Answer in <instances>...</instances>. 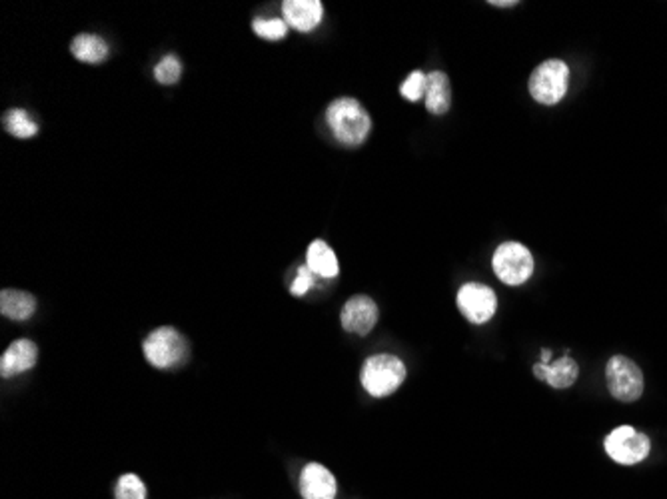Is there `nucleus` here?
Masks as SVG:
<instances>
[{"instance_id":"39448f33","label":"nucleus","mask_w":667,"mask_h":499,"mask_svg":"<svg viewBox=\"0 0 667 499\" xmlns=\"http://www.w3.org/2000/svg\"><path fill=\"white\" fill-rule=\"evenodd\" d=\"M494 274L508 286L526 284L534 274V256L520 242H504L496 248L492 258Z\"/></svg>"},{"instance_id":"f8f14e48","label":"nucleus","mask_w":667,"mask_h":499,"mask_svg":"<svg viewBox=\"0 0 667 499\" xmlns=\"http://www.w3.org/2000/svg\"><path fill=\"white\" fill-rule=\"evenodd\" d=\"M37 360H38L37 344L32 340H27V337H22V340H16L8 345L6 352L3 353V358H0V374H3V378L24 374V371L35 368Z\"/></svg>"},{"instance_id":"4468645a","label":"nucleus","mask_w":667,"mask_h":499,"mask_svg":"<svg viewBox=\"0 0 667 499\" xmlns=\"http://www.w3.org/2000/svg\"><path fill=\"white\" fill-rule=\"evenodd\" d=\"M426 108L428 112L436 116L446 114L452 106V88L450 79L442 71H434L428 74V88H426Z\"/></svg>"},{"instance_id":"9b49d317","label":"nucleus","mask_w":667,"mask_h":499,"mask_svg":"<svg viewBox=\"0 0 667 499\" xmlns=\"http://www.w3.org/2000/svg\"><path fill=\"white\" fill-rule=\"evenodd\" d=\"M300 494L304 499H334L336 478L322 463H308L300 473Z\"/></svg>"},{"instance_id":"4be33fe9","label":"nucleus","mask_w":667,"mask_h":499,"mask_svg":"<svg viewBox=\"0 0 667 499\" xmlns=\"http://www.w3.org/2000/svg\"><path fill=\"white\" fill-rule=\"evenodd\" d=\"M252 29L264 40H282L288 35V24L282 19H256Z\"/></svg>"},{"instance_id":"b1692460","label":"nucleus","mask_w":667,"mask_h":499,"mask_svg":"<svg viewBox=\"0 0 667 499\" xmlns=\"http://www.w3.org/2000/svg\"><path fill=\"white\" fill-rule=\"evenodd\" d=\"M552 352L550 350H542V363H552Z\"/></svg>"},{"instance_id":"f3484780","label":"nucleus","mask_w":667,"mask_h":499,"mask_svg":"<svg viewBox=\"0 0 667 499\" xmlns=\"http://www.w3.org/2000/svg\"><path fill=\"white\" fill-rule=\"evenodd\" d=\"M71 53L76 61L87 64L104 62L108 58V45L96 35H79L72 38Z\"/></svg>"},{"instance_id":"6ab92c4d","label":"nucleus","mask_w":667,"mask_h":499,"mask_svg":"<svg viewBox=\"0 0 667 499\" xmlns=\"http://www.w3.org/2000/svg\"><path fill=\"white\" fill-rule=\"evenodd\" d=\"M426 88H428V74L421 71H413L408 74V79L402 82L400 95L410 100V103H418V100L426 98Z\"/></svg>"},{"instance_id":"5701e85b","label":"nucleus","mask_w":667,"mask_h":499,"mask_svg":"<svg viewBox=\"0 0 667 499\" xmlns=\"http://www.w3.org/2000/svg\"><path fill=\"white\" fill-rule=\"evenodd\" d=\"M314 274H312V270L308 268V266H300L298 268V272H296V278H294V284H292V287H290V292H292V295H296V298H298V295H304V294H306L308 290H310V287L312 286H314Z\"/></svg>"},{"instance_id":"f257e3e1","label":"nucleus","mask_w":667,"mask_h":499,"mask_svg":"<svg viewBox=\"0 0 667 499\" xmlns=\"http://www.w3.org/2000/svg\"><path fill=\"white\" fill-rule=\"evenodd\" d=\"M326 122L334 138L348 148H358L368 140L371 121L368 110L356 98H336L326 108Z\"/></svg>"},{"instance_id":"1a4fd4ad","label":"nucleus","mask_w":667,"mask_h":499,"mask_svg":"<svg viewBox=\"0 0 667 499\" xmlns=\"http://www.w3.org/2000/svg\"><path fill=\"white\" fill-rule=\"evenodd\" d=\"M379 310L378 304L370 298V295L358 294L344 304L342 308V328L346 332L356 334V336H368L374 326L378 324Z\"/></svg>"},{"instance_id":"6e6552de","label":"nucleus","mask_w":667,"mask_h":499,"mask_svg":"<svg viewBox=\"0 0 667 499\" xmlns=\"http://www.w3.org/2000/svg\"><path fill=\"white\" fill-rule=\"evenodd\" d=\"M458 308L462 316L466 318L470 324L482 326L486 321L494 318L497 310V298L492 287L479 282H468L463 284L458 290Z\"/></svg>"},{"instance_id":"7ed1b4c3","label":"nucleus","mask_w":667,"mask_h":499,"mask_svg":"<svg viewBox=\"0 0 667 499\" xmlns=\"http://www.w3.org/2000/svg\"><path fill=\"white\" fill-rule=\"evenodd\" d=\"M529 95L538 104L555 106L562 103L570 88V69L560 58H550V61L536 66L528 82Z\"/></svg>"},{"instance_id":"423d86ee","label":"nucleus","mask_w":667,"mask_h":499,"mask_svg":"<svg viewBox=\"0 0 667 499\" xmlns=\"http://www.w3.org/2000/svg\"><path fill=\"white\" fill-rule=\"evenodd\" d=\"M607 390L621 403L638 402L644 394V371L636 362L626 356H613L605 366Z\"/></svg>"},{"instance_id":"a211bd4d","label":"nucleus","mask_w":667,"mask_h":499,"mask_svg":"<svg viewBox=\"0 0 667 499\" xmlns=\"http://www.w3.org/2000/svg\"><path fill=\"white\" fill-rule=\"evenodd\" d=\"M3 124L8 134H13L16 138H32L37 137L38 124L32 121L30 114L22 108H13L8 110L3 118Z\"/></svg>"},{"instance_id":"412c9836","label":"nucleus","mask_w":667,"mask_h":499,"mask_svg":"<svg viewBox=\"0 0 667 499\" xmlns=\"http://www.w3.org/2000/svg\"><path fill=\"white\" fill-rule=\"evenodd\" d=\"M114 495L116 499H146V487L138 476L126 473V476L118 479Z\"/></svg>"},{"instance_id":"9d476101","label":"nucleus","mask_w":667,"mask_h":499,"mask_svg":"<svg viewBox=\"0 0 667 499\" xmlns=\"http://www.w3.org/2000/svg\"><path fill=\"white\" fill-rule=\"evenodd\" d=\"M284 22L298 32H312L324 16L320 0H286L282 4Z\"/></svg>"},{"instance_id":"aec40b11","label":"nucleus","mask_w":667,"mask_h":499,"mask_svg":"<svg viewBox=\"0 0 667 499\" xmlns=\"http://www.w3.org/2000/svg\"><path fill=\"white\" fill-rule=\"evenodd\" d=\"M182 76V64L176 54H166L163 61L154 66V79L160 84H176Z\"/></svg>"},{"instance_id":"2eb2a0df","label":"nucleus","mask_w":667,"mask_h":499,"mask_svg":"<svg viewBox=\"0 0 667 499\" xmlns=\"http://www.w3.org/2000/svg\"><path fill=\"white\" fill-rule=\"evenodd\" d=\"M37 310L35 295L21 290L0 292V314L14 321H27Z\"/></svg>"},{"instance_id":"20e7f679","label":"nucleus","mask_w":667,"mask_h":499,"mask_svg":"<svg viewBox=\"0 0 667 499\" xmlns=\"http://www.w3.org/2000/svg\"><path fill=\"white\" fill-rule=\"evenodd\" d=\"M142 352L150 366L158 370H172L188 358V342L172 326H163L150 332L142 344Z\"/></svg>"},{"instance_id":"393cba45","label":"nucleus","mask_w":667,"mask_h":499,"mask_svg":"<svg viewBox=\"0 0 667 499\" xmlns=\"http://www.w3.org/2000/svg\"><path fill=\"white\" fill-rule=\"evenodd\" d=\"M518 3H516V0H512V3H497V0H494V3H492V6H502V8H505V6H516Z\"/></svg>"},{"instance_id":"dca6fc26","label":"nucleus","mask_w":667,"mask_h":499,"mask_svg":"<svg viewBox=\"0 0 667 499\" xmlns=\"http://www.w3.org/2000/svg\"><path fill=\"white\" fill-rule=\"evenodd\" d=\"M306 266L312 270V274L320 278H336L340 274L336 252L324 240H314L310 244L306 252Z\"/></svg>"},{"instance_id":"ddd939ff","label":"nucleus","mask_w":667,"mask_h":499,"mask_svg":"<svg viewBox=\"0 0 667 499\" xmlns=\"http://www.w3.org/2000/svg\"><path fill=\"white\" fill-rule=\"evenodd\" d=\"M534 376L542 379L547 386H552L554 390H568L579 376V368L573 358L563 356L552 360V363H536L534 366Z\"/></svg>"},{"instance_id":"0eeeda50","label":"nucleus","mask_w":667,"mask_h":499,"mask_svg":"<svg viewBox=\"0 0 667 499\" xmlns=\"http://www.w3.org/2000/svg\"><path fill=\"white\" fill-rule=\"evenodd\" d=\"M605 453L610 455L613 462L621 465H636L644 462L649 452H652V442L646 434H641L636 428L631 426H620L615 428L604 442Z\"/></svg>"},{"instance_id":"f03ea898","label":"nucleus","mask_w":667,"mask_h":499,"mask_svg":"<svg viewBox=\"0 0 667 499\" xmlns=\"http://www.w3.org/2000/svg\"><path fill=\"white\" fill-rule=\"evenodd\" d=\"M406 379V366L392 353L370 356L360 371V382L371 397L392 395Z\"/></svg>"}]
</instances>
